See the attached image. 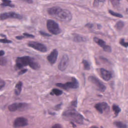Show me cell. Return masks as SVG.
Listing matches in <instances>:
<instances>
[{"mask_svg": "<svg viewBox=\"0 0 128 128\" xmlns=\"http://www.w3.org/2000/svg\"><path fill=\"white\" fill-rule=\"evenodd\" d=\"M109 12L110 14L112 15L113 16H116V17H118V18H122V16L118 13H117L116 12H114L112 10H109Z\"/></svg>", "mask_w": 128, "mask_h": 128, "instance_id": "cell-25", "label": "cell"}, {"mask_svg": "<svg viewBox=\"0 0 128 128\" xmlns=\"http://www.w3.org/2000/svg\"><path fill=\"white\" fill-rule=\"evenodd\" d=\"M69 58L66 54H64L59 62L58 65V68L60 71H64L67 68L68 64Z\"/></svg>", "mask_w": 128, "mask_h": 128, "instance_id": "cell-10", "label": "cell"}, {"mask_svg": "<svg viewBox=\"0 0 128 128\" xmlns=\"http://www.w3.org/2000/svg\"><path fill=\"white\" fill-rule=\"evenodd\" d=\"M32 58L29 56L18 57L16 61V66L17 68L20 69L25 66H26L27 65L29 66Z\"/></svg>", "mask_w": 128, "mask_h": 128, "instance_id": "cell-5", "label": "cell"}, {"mask_svg": "<svg viewBox=\"0 0 128 128\" xmlns=\"http://www.w3.org/2000/svg\"><path fill=\"white\" fill-rule=\"evenodd\" d=\"M72 105L74 106H76V105H77V101L76 100H74V101H72L71 103Z\"/></svg>", "mask_w": 128, "mask_h": 128, "instance_id": "cell-37", "label": "cell"}, {"mask_svg": "<svg viewBox=\"0 0 128 128\" xmlns=\"http://www.w3.org/2000/svg\"><path fill=\"white\" fill-rule=\"evenodd\" d=\"M29 66L33 70H38L40 68V64L34 59L32 58L30 64L29 65Z\"/></svg>", "mask_w": 128, "mask_h": 128, "instance_id": "cell-17", "label": "cell"}, {"mask_svg": "<svg viewBox=\"0 0 128 128\" xmlns=\"http://www.w3.org/2000/svg\"><path fill=\"white\" fill-rule=\"evenodd\" d=\"M124 26V23L122 21H118L117 22L115 25V28L116 30H121Z\"/></svg>", "mask_w": 128, "mask_h": 128, "instance_id": "cell-24", "label": "cell"}, {"mask_svg": "<svg viewBox=\"0 0 128 128\" xmlns=\"http://www.w3.org/2000/svg\"><path fill=\"white\" fill-rule=\"evenodd\" d=\"M90 128H98V127H97L96 126H92Z\"/></svg>", "mask_w": 128, "mask_h": 128, "instance_id": "cell-41", "label": "cell"}, {"mask_svg": "<svg viewBox=\"0 0 128 128\" xmlns=\"http://www.w3.org/2000/svg\"><path fill=\"white\" fill-rule=\"evenodd\" d=\"M94 26V24H87L86 25V27H88V28H92Z\"/></svg>", "mask_w": 128, "mask_h": 128, "instance_id": "cell-35", "label": "cell"}, {"mask_svg": "<svg viewBox=\"0 0 128 128\" xmlns=\"http://www.w3.org/2000/svg\"><path fill=\"white\" fill-rule=\"evenodd\" d=\"M28 124V120L24 117H18L16 118L13 124V126L15 128H20L24 127L27 126Z\"/></svg>", "mask_w": 128, "mask_h": 128, "instance_id": "cell-9", "label": "cell"}, {"mask_svg": "<svg viewBox=\"0 0 128 128\" xmlns=\"http://www.w3.org/2000/svg\"><path fill=\"white\" fill-rule=\"evenodd\" d=\"M28 4H32L33 3V0H22Z\"/></svg>", "mask_w": 128, "mask_h": 128, "instance_id": "cell-38", "label": "cell"}, {"mask_svg": "<svg viewBox=\"0 0 128 128\" xmlns=\"http://www.w3.org/2000/svg\"><path fill=\"white\" fill-rule=\"evenodd\" d=\"M5 82L4 80H0V90L2 89L5 85Z\"/></svg>", "mask_w": 128, "mask_h": 128, "instance_id": "cell-33", "label": "cell"}, {"mask_svg": "<svg viewBox=\"0 0 128 128\" xmlns=\"http://www.w3.org/2000/svg\"><path fill=\"white\" fill-rule=\"evenodd\" d=\"M82 63L84 66V68L85 70H90V64L88 61H87L86 60H83L82 61Z\"/></svg>", "mask_w": 128, "mask_h": 128, "instance_id": "cell-23", "label": "cell"}, {"mask_svg": "<svg viewBox=\"0 0 128 128\" xmlns=\"http://www.w3.org/2000/svg\"><path fill=\"white\" fill-rule=\"evenodd\" d=\"M28 46L40 52H44L47 51V48L45 45L37 42H30L28 43Z\"/></svg>", "mask_w": 128, "mask_h": 128, "instance_id": "cell-7", "label": "cell"}, {"mask_svg": "<svg viewBox=\"0 0 128 128\" xmlns=\"http://www.w3.org/2000/svg\"><path fill=\"white\" fill-rule=\"evenodd\" d=\"M27 72V70L26 69H23L21 70H20L18 72V75H21V74H24V73L26 72Z\"/></svg>", "mask_w": 128, "mask_h": 128, "instance_id": "cell-34", "label": "cell"}, {"mask_svg": "<svg viewBox=\"0 0 128 128\" xmlns=\"http://www.w3.org/2000/svg\"><path fill=\"white\" fill-rule=\"evenodd\" d=\"M22 82L21 81L18 82H17V84H16L15 88H14V93L16 95H19L22 90Z\"/></svg>", "mask_w": 128, "mask_h": 128, "instance_id": "cell-16", "label": "cell"}, {"mask_svg": "<svg viewBox=\"0 0 128 128\" xmlns=\"http://www.w3.org/2000/svg\"><path fill=\"white\" fill-rule=\"evenodd\" d=\"M62 94V90L57 89V88L52 89L50 92V94H54V95H56V96H60Z\"/></svg>", "mask_w": 128, "mask_h": 128, "instance_id": "cell-22", "label": "cell"}, {"mask_svg": "<svg viewBox=\"0 0 128 128\" xmlns=\"http://www.w3.org/2000/svg\"><path fill=\"white\" fill-rule=\"evenodd\" d=\"M88 80L91 82L94 86H95L96 88L100 92H104L106 89V86L102 83V82L96 77L94 76H90L88 78Z\"/></svg>", "mask_w": 128, "mask_h": 128, "instance_id": "cell-6", "label": "cell"}, {"mask_svg": "<svg viewBox=\"0 0 128 128\" xmlns=\"http://www.w3.org/2000/svg\"><path fill=\"white\" fill-rule=\"evenodd\" d=\"M74 40L76 42H84L86 41V38L81 36L78 35V34H75L74 36Z\"/></svg>", "mask_w": 128, "mask_h": 128, "instance_id": "cell-18", "label": "cell"}, {"mask_svg": "<svg viewBox=\"0 0 128 128\" xmlns=\"http://www.w3.org/2000/svg\"><path fill=\"white\" fill-rule=\"evenodd\" d=\"M26 106L27 104L24 102H16L10 104L8 107V109L10 112H14L16 111L18 109L26 107Z\"/></svg>", "mask_w": 128, "mask_h": 128, "instance_id": "cell-12", "label": "cell"}, {"mask_svg": "<svg viewBox=\"0 0 128 128\" xmlns=\"http://www.w3.org/2000/svg\"><path fill=\"white\" fill-rule=\"evenodd\" d=\"M26 37L24 36H17L16 37V38L18 40H21L24 38H25Z\"/></svg>", "mask_w": 128, "mask_h": 128, "instance_id": "cell-36", "label": "cell"}, {"mask_svg": "<svg viewBox=\"0 0 128 128\" xmlns=\"http://www.w3.org/2000/svg\"><path fill=\"white\" fill-rule=\"evenodd\" d=\"M46 27L48 30L52 34L57 35L61 32V29L58 24L53 20H48L47 21Z\"/></svg>", "mask_w": 128, "mask_h": 128, "instance_id": "cell-4", "label": "cell"}, {"mask_svg": "<svg viewBox=\"0 0 128 128\" xmlns=\"http://www.w3.org/2000/svg\"><path fill=\"white\" fill-rule=\"evenodd\" d=\"M61 104H58V105H57V106H56V108H59L60 107V106H61Z\"/></svg>", "mask_w": 128, "mask_h": 128, "instance_id": "cell-40", "label": "cell"}, {"mask_svg": "<svg viewBox=\"0 0 128 128\" xmlns=\"http://www.w3.org/2000/svg\"><path fill=\"white\" fill-rule=\"evenodd\" d=\"M94 40L100 47H102V49L104 50L106 52H112V48L111 47L108 46V45H106L105 42L104 40H103L102 39L98 38L96 37H94Z\"/></svg>", "mask_w": 128, "mask_h": 128, "instance_id": "cell-11", "label": "cell"}, {"mask_svg": "<svg viewBox=\"0 0 128 128\" xmlns=\"http://www.w3.org/2000/svg\"><path fill=\"white\" fill-rule=\"evenodd\" d=\"M120 44L122 46H124L126 48L128 47V42H126L124 41V39H121L120 40Z\"/></svg>", "mask_w": 128, "mask_h": 128, "instance_id": "cell-27", "label": "cell"}, {"mask_svg": "<svg viewBox=\"0 0 128 128\" xmlns=\"http://www.w3.org/2000/svg\"><path fill=\"white\" fill-rule=\"evenodd\" d=\"M2 6H10V7H14V6L12 4V2L10 0H2Z\"/></svg>", "mask_w": 128, "mask_h": 128, "instance_id": "cell-19", "label": "cell"}, {"mask_svg": "<svg viewBox=\"0 0 128 128\" xmlns=\"http://www.w3.org/2000/svg\"><path fill=\"white\" fill-rule=\"evenodd\" d=\"M108 108V104L106 102H99L94 105V108L100 114H102L104 111Z\"/></svg>", "mask_w": 128, "mask_h": 128, "instance_id": "cell-15", "label": "cell"}, {"mask_svg": "<svg viewBox=\"0 0 128 128\" xmlns=\"http://www.w3.org/2000/svg\"><path fill=\"white\" fill-rule=\"evenodd\" d=\"M111 2L112 4L114 6H117L119 4V0H111Z\"/></svg>", "mask_w": 128, "mask_h": 128, "instance_id": "cell-31", "label": "cell"}, {"mask_svg": "<svg viewBox=\"0 0 128 128\" xmlns=\"http://www.w3.org/2000/svg\"><path fill=\"white\" fill-rule=\"evenodd\" d=\"M48 14L64 22H68L72 18L71 12L68 10L58 6H53L48 10Z\"/></svg>", "mask_w": 128, "mask_h": 128, "instance_id": "cell-1", "label": "cell"}, {"mask_svg": "<svg viewBox=\"0 0 128 128\" xmlns=\"http://www.w3.org/2000/svg\"><path fill=\"white\" fill-rule=\"evenodd\" d=\"M56 86L64 90H68L70 88L76 89L78 88L79 86V83L78 80L75 78L72 77L70 82H67L65 84L58 83L56 84Z\"/></svg>", "mask_w": 128, "mask_h": 128, "instance_id": "cell-3", "label": "cell"}, {"mask_svg": "<svg viewBox=\"0 0 128 128\" xmlns=\"http://www.w3.org/2000/svg\"><path fill=\"white\" fill-rule=\"evenodd\" d=\"M12 42V40H8L6 38H2V39H0V42H2V43L9 44V43H11Z\"/></svg>", "mask_w": 128, "mask_h": 128, "instance_id": "cell-28", "label": "cell"}, {"mask_svg": "<svg viewBox=\"0 0 128 128\" xmlns=\"http://www.w3.org/2000/svg\"><path fill=\"white\" fill-rule=\"evenodd\" d=\"M8 18H16L22 20V16L12 12H4L0 14V20H4Z\"/></svg>", "mask_w": 128, "mask_h": 128, "instance_id": "cell-8", "label": "cell"}, {"mask_svg": "<svg viewBox=\"0 0 128 128\" xmlns=\"http://www.w3.org/2000/svg\"><path fill=\"white\" fill-rule=\"evenodd\" d=\"M6 62H7V60L5 58L0 56V66H4L6 65Z\"/></svg>", "mask_w": 128, "mask_h": 128, "instance_id": "cell-26", "label": "cell"}, {"mask_svg": "<svg viewBox=\"0 0 128 128\" xmlns=\"http://www.w3.org/2000/svg\"><path fill=\"white\" fill-rule=\"evenodd\" d=\"M62 116L66 120L74 122L78 124H82L84 122V117L82 115L74 109L66 110L62 113Z\"/></svg>", "mask_w": 128, "mask_h": 128, "instance_id": "cell-2", "label": "cell"}, {"mask_svg": "<svg viewBox=\"0 0 128 128\" xmlns=\"http://www.w3.org/2000/svg\"><path fill=\"white\" fill-rule=\"evenodd\" d=\"M39 32H40V34L42 36H43L49 37V36H51L50 34H48V33H46V32H42V31H40Z\"/></svg>", "mask_w": 128, "mask_h": 128, "instance_id": "cell-29", "label": "cell"}, {"mask_svg": "<svg viewBox=\"0 0 128 128\" xmlns=\"http://www.w3.org/2000/svg\"><path fill=\"white\" fill-rule=\"evenodd\" d=\"M96 0L100 2H104V0Z\"/></svg>", "mask_w": 128, "mask_h": 128, "instance_id": "cell-42", "label": "cell"}, {"mask_svg": "<svg viewBox=\"0 0 128 128\" xmlns=\"http://www.w3.org/2000/svg\"><path fill=\"white\" fill-rule=\"evenodd\" d=\"M58 56V52L56 49H54L47 56V60L49 63L52 65L56 61Z\"/></svg>", "mask_w": 128, "mask_h": 128, "instance_id": "cell-13", "label": "cell"}, {"mask_svg": "<svg viewBox=\"0 0 128 128\" xmlns=\"http://www.w3.org/2000/svg\"><path fill=\"white\" fill-rule=\"evenodd\" d=\"M51 128H62L61 124H56L53 125Z\"/></svg>", "mask_w": 128, "mask_h": 128, "instance_id": "cell-32", "label": "cell"}, {"mask_svg": "<svg viewBox=\"0 0 128 128\" xmlns=\"http://www.w3.org/2000/svg\"><path fill=\"white\" fill-rule=\"evenodd\" d=\"M4 54V52L2 50H0V56H2Z\"/></svg>", "mask_w": 128, "mask_h": 128, "instance_id": "cell-39", "label": "cell"}, {"mask_svg": "<svg viewBox=\"0 0 128 128\" xmlns=\"http://www.w3.org/2000/svg\"><path fill=\"white\" fill-rule=\"evenodd\" d=\"M112 109L116 116H117L121 110L120 108L116 104H113L112 106Z\"/></svg>", "mask_w": 128, "mask_h": 128, "instance_id": "cell-20", "label": "cell"}, {"mask_svg": "<svg viewBox=\"0 0 128 128\" xmlns=\"http://www.w3.org/2000/svg\"><path fill=\"white\" fill-rule=\"evenodd\" d=\"M114 124L118 128H127V126L122 122L116 121L114 122Z\"/></svg>", "mask_w": 128, "mask_h": 128, "instance_id": "cell-21", "label": "cell"}, {"mask_svg": "<svg viewBox=\"0 0 128 128\" xmlns=\"http://www.w3.org/2000/svg\"><path fill=\"white\" fill-rule=\"evenodd\" d=\"M23 35L26 37V38H34V36L33 34H31L28 33H24Z\"/></svg>", "mask_w": 128, "mask_h": 128, "instance_id": "cell-30", "label": "cell"}, {"mask_svg": "<svg viewBox=\"0 0 128 128\" xmlns=\"http://www.w3.org/2000/svg\"><path fill=\"white\" fill-rule=\"evenodd\" d=\"M100 76L105 81H108L112 78V73L110 71L104 68H100Z\"/></svg>", "mask_w": 128, "mask_h": 128, "instance_id": "cell-14", "label": "cell"}]
</instances>
